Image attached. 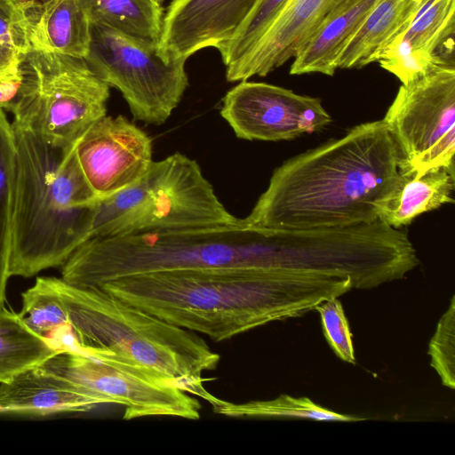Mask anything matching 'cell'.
Returning a JSON list of instances; mask_svg holds the SVG:
<instances>
[{"instance_id":"cell-1","label":"cell","mask_w":455,"mask_h":455,"mask_svg":"<svg viewBox=\"0 0 455 455\" xmlns=\"http://www.w3.org/2000/svg\"><path fill=\"white\" fill-rule=\"evenodd\" d=\"M99 288L220 342L271 322L300 316L354 286L350 278L220 269L145 273Z\"/></svg>"},{"instance_id":"cell-2","label":"cell","mask_w":455,"mask_h":455,"mask_svg":"<svg viewBox=\"0 0 455 455\" xmlns=\"http://www.w3.org/2000/svg\"><path fill=\"white\" fill-rule=\"evenodd\" d=\"M400 160L382 119L357 124L343 137L283 162L243 220L251 227L276 229L374 222L376 202L402 180Z\"/></svg>"},{"instance_id":"cell-3","label":"cell","mask_w":455,"mask_h":455,"mask_svg":"<svg viewBox=\"0 0 455 455\" xmlns=\"http://www.w3.org/2000/svg\"><path fill=\"white\" fill-rule=\"evenodd\" d=\"M14 140L9 275L31 277L60 267L88 240L100 203L74 147L51 146L12 122Z\"/></svg>"},{"instance_id":"cell-4","label":"cell","mask_w":455,"mask_h":455,"mask_svg":"<svg viewBox=\"0 0 455 455\" xmlns=\"http://www.w3.org/2000/svg\"><path fill=\"white\" fill-rule=\"evenodd\" d=\"M66 307L76 347L115 352L207 403L203 374L220 355L196 332L176 326L100 288L71 285L52 277Z\"/></svg>"},{"instance_id":"cell-5","label":"cell","mask_w":455,"mask_h":455,"mask_svg":"<svg viewBox=\"0 0 455 455\" xmlns=\"http://www.w3.org/2000/svg\"><path fill=\"white\" fill-rule=\"evenodd\" d=\"M239 220L220 202L198 163L174 153L152 161L136 183L96 205L90 238L230 225Z\"/></svg>"},{"instance_id":"cell-6","label":"cell","mask_w":455,"mask_h":455,"mask_svg":"<svg viewBox=\"0 0 455 455\" xmlns=\"http://www.w3.org/2000/svg\"><path fill=\"white\" fill-rule=\"evenodd\" d=\"M20 84L4 108L12 123L52 147L68 149L107 114L110 87L83 58L30 49L19 67Z\"/></svg>"},{"instance_id":"cell-7","label":"cell","mask_w":455,"mask_h":455,"mask_svg":"<svg viewBox=\"0 0 455 455\" xmlns=\"http://www.w3.org/2000/svg\"><path fill=\"white\" fill-rule=\"evenodd\" d=\"M85 61L109 87L117 89L138 121L161 125L188 86L184 60L165 59L158 44L91 23Z\"/></svg>"},{"instance_id":"cell-8","label":"cell","mask_w":455,"mask_h":455,"mask_svg":"<svg viewBox=\"0 0 455 455\" xmlns=\"http://www.w3.org/2000/svg\"><path fill=\"white\" fill-rule=\"evenodd\" d=\"M41 365L88 390L103 404L122 405L124 419H200L201 403L192 395L115 352L76 347L57 353Z\"/></svg>"},{"instance_id":"cell-9","label":"cell","mask_w":455,"mask_h":455,"mask_svg":"<svg viewBox=\"0 0 455 455\" xmlns=\"http://www.w3.org/2000/svg\"><path fill=\"white\" fill-rule=\"evenodd\" d=\"M382 121L399 149L402 175L455 172V68L402 84Z\"/></svg>"},{"instance_id":"cell-10","label":"cell","mask_w":455,"mask_h":455,"mask_svg":"<svg viewBox=\"0 0 455 455\" xmlns=\"http://www.w3.org/2000/svg\"><path fill=\"white\" fill-rule=\"evenodd\" d=\"M220 114L235 136L246 140H292L321 131L332 121L319 98L247 80L226 93Z\"/></svg>"},{"instance_id":"cell-11","label":"cell","mask_w":455,"mask_h":455,"mask_svg":"<svg viewBox=\"0 0 455 455\" xmlns=\"http://www.w3.org/2000/svg\"><path fill=\"white\" fill-rule=\"evenodd\" d=\"M152 149L151 138L121 115L98 119L74 146L83 174L100 202L140 180L153 161Z\"/></svg>"},{"instance_id":"cell-12","label":"cell","mask_w":455,"mask_h":455,"mask_svg":"<svg viewBox=\"0 0 455 455\" xmlns=\"http://www.w3.org/2000/svg\"><path fill=\"white\" fill-rule=\"evenodd\" d=\"M455 0H423L377 62L410 84L439 68H455Z\"/></svg>"},{"instance_id":"cell-13","label":"cell","mask_w":455,"mask_h":455,"mask_svg":"<svg viewBox=\"0 0 455 455\" xmlns=\"http://www.w3.org/2000/svg\"><path fill=\"white\" fill-rule=\"evenodd\" d=\"M257 0H172L163 17L158 48L169 60H187L207 47L224 56Z\"/></svg>"},{"instance_id":"cell-14","label":"cell","mask_w":455,"mask_h":455,"mask_svg":"<svg viewBox=\"0 0 455 455\" xmlns=\"http://www.w3.org/2000/svg\"><path fill=\"white\" fill-rule=\"evenodd\" d=\"M345 0H287L249 55L229 74L228 82L266 76L293 59L318 28Z\"/></svg>"},{"instance_id":"cell-15","label":"cell","mask_w":455,"mask_h":455,"mask_svg":"<svg viewBox=\"0 0 455 455\" xmlns=\"http://www.w3.org/2000/svg\"><path fill=\"white\" fill-rule=\"evenodd\" d=\"M102 404L88 390L42 365L0 385V415L45 417L85 412Z\"/></svg>"},{"instance_id":"cell-16","label":"cell","mask_w":455,"mask_h":455,"mask_svg":"<svg viewBox=\"0 0 455 455\" xmlns=\"http://www.w3.org/2000/svg\"><path fill=\"white\" fill-rule=\"evenodd\" d=\"M30 49L85 59L91 22L79 0L21 2Z\"/></svg>"},{"instance_id":"cell-17","label":"cell","mask_w":455,"mask_h":455,"mask_svg":"<svg viewBox=\"0 0 455 455\" xmlns=\"http://www.w3.org/2000/svg\"><path fill=\"white\" fill-rule=\"evenodd\" d=\"M377 0H345L292 59L291 75L333 76L342 52L360 29Z\"/></svg>"},{"instance_id":"cell-18","label":"cell","mask_w":455,"mask_h":455,"mask_svg":"<svg viewBox=\"0 0 455 455\" xmlns=\"http://www.w3.org/2000/svg\"><path fill=\"white\" fill-rule=\"evenodd\" d=\"M455 172L441 168L420 177L402 175L397 187L374 205L378 220L394 228L410 225L419 215L453 204Z\"/></svg>"},{"instance_id":"cell-19","label":"cell","mask_w":455,"mask_h":455,"mask_svg":"<svg viewBox=\"0 0 455 455\" xmlns=\"http://www.w3.org/2000/svg\"><path fill=\"white\" fill-rule=\"evenodd\" d=\"M422 2L377 0L360 29L339 56L338 68H362L377 62L383 50L407 28Z\"/></svg>"},{"instance_id":"cell-20","label":"cell","mask_w":455,"mask_h":455,"mask_svg":"<svg viewBox=\"0 0 455 455\" xmlns=\"http://www.w3.org/2000/svg\"><path fill=\"white\" fill-rule=\"evenodd\" d=\"M60 352L48 339L38 335L19 314L0 310V383L43 364Z\"/></svg>"},{"instance_id":"cell-21","label":"cell","mask_w":455,"mask_h":455,"mask_svg":"<svg viewBox=\"0 0 455 455\" xmlns=\"http://www.w3.org/2000/svg\"><path fill=\"white\" fill-rule=\"evenodd\" d=\"M92 24L159 42L163 8L153 0H79Z\"/></svg>"},{"instance_id":"cell-22","label":"cell","mask_w":455,"mask_h":455,"mask_svg":"<svg viewBox=\"0 0 455 455\" xmlns=\"http://www.w3.org/2000/svg\"><path fill=\"white\" fill-rule=\"evenodd\" d=\"M208 403L215 413L230 418H298L334 422H352L363 419L323 408L307 397H293L288 395H281L270 400H256L240 403L222 400L213 395Z\"/></svg>"},{"instance_id":"cell-23","label":"cell","mask_w":455,"mask_h":455,"mask_svg":"<svg viewBox=\"0 0 455 455\" xmlns=\"http://www.w3.org/2000/svg\"><path fill=\"white\" fill-rule=\"evenodd\" d=\"M14 140L12 122L0 107V310L4 307L12 238Z\"/></svg>"},{"instance_id":"cell-24","label":"cell","mask_w":455,"mask_h":455,"mask_svg":"<svg viewBox=\"0 0 455 455\" xmlns=\"http://www.w3.org/2000/svg\"><path fill=\"white\" fill-rule=\"evenodd\" d=\"M22 310L19 314L27 326L43 337L68 324L66 307L52 277H37L35 284L22 293Z\"/></svg>"},{"instance_id":"cell-25","label":"cell","mask_w":455,"mask_h":455,"mask_svg":"<svg viewBox=\"0 0 455 455\" xmlns=\"http://www.w3.org/2000/svg\"><path fill=\"white\" fill-rule=\"evenodd\" d=\"M286 1L257 0L221 57L226 66V75L232 72L253 50L275 20Z\"/></svg>"},{"instance_id":"cell-26","label":"cell","mask_w":455,"mask_h":455,"mask_svg":"<svg viewBox=\"0 0 455 455\" xmlns=\"http://www.w3.org/2000/svg\"><path fill=\"white\" fill-rule=\"evenodd\" d=\"M428 355L431 366L436 371L443 386L455 387V299L440 318L432 336Z\"/></svg>"},{"instance_id":"cell-27","label":"cell","mask_w":455,"mask_h":455,"mask_svg":"<svg viewBox=\"0 0 455 455\" xmlns=\"http://www.w3.org/2000/svg\"><path fill=\"white\" fill-rule=\"evenodd\" d=\"M315 310L320 315L323 335L335 355L346 363H355L349 323L341 302L338 298H331Z\"/></svg>"},{"instance_id":"cell-28","label":"cell","mask_w":455,"mask_h":455,"mask_svg":"<svg viewBox=\"0 0 455 455\" xmlns=\"http://www.w3.org/2000/svg\"><path fill=\"white\" fill-rule=\"evenodd\" d=\"M0 43L22 53L30 50L21 2L0 0Z\"/></svg>"},{"instance_id":"cell-29","label":"cell","mask_w":455,"mask_h":455,"mask_svg":"<svg viewBox=\"0 0 455 455\" xmlns=\"http://www.w3.org/2000/svg\"><path fill=\"white\" fill-rule=\"evenodd\" d=\"M22 52L0 43V79L19 76V67Z\"/></svg>"},{"instance_id":"cell-30","label":"cell","mask_w":455,"mask_h":455,"mask_svg":"<svg viewBox=\"0 0 455 455\" xmlns=\"http://www.w3.org/2000/svg\"><path fill=\"white\" fill-rule=\"evenodd\" d=\"M153 1H154L155 3H156L157 4H159V5H162V4H163V2H164V0H153Z\"/></svg>"},{"instance_id":"cell-31","label":"cell","mask_w":455,"mask_h":455,"mask_svg":"<svg viewBox=\"0 0 455 455\" xmlns=\"http://www.w3.org/2000/svg\"><path fill=\"white\" fill-rule=\"evenodd\" d=\"M13 1H16V2H28V1H32V0H13Z\"/></svg>"}]
</instances>
